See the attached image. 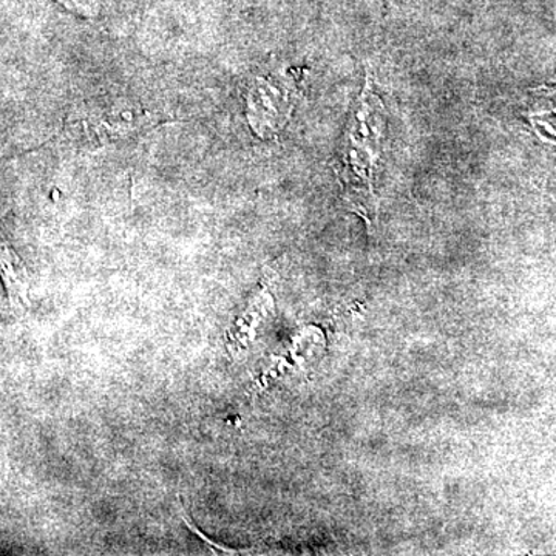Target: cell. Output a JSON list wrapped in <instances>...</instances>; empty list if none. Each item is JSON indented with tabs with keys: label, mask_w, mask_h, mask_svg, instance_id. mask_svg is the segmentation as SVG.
<instances>
[{
	"label": "cell",
	"mask_w": 556,
	"mask_h": 556,
	"mask_svg": "<svg viewBox=\"0 0 556 556\" xmlns=\"http://www.w3.org/2000/svg\"><path fill=\"white\" fill-rule=\"evenodd\" d=\"M0 278L9 295L11 309L30 308V276L20 254L0 228Z\"/></svg>",
	"instance_id": "277c9868"
},
{
	"label": "cell",
	"mask_w": 556,
	"mask_h": 556,
	"mask_svg": "<svg viewBox=\"0 0 556 556\" xmlns=\"http://www.w3.org/2000/svg\"><path fill=\"white\" fill-rule=\"evenodd\" d=\"M291 86L281 78H255L249 84L248 119L260 137H273L292 110Z\"/></svg>",
	"instance_id": "3957f363"
},
{
	"label": "cell",
	"mask_w": 556,
	"mask_h": 556,
	"mask_svg": "<svg viewBox=\"0 0 556 556\" xmlns=\"http://www.w3.org/2000/svg\"><path fill=\"white\" fill-rule=\"evenodd\" d=\"M351 115L353 116L348 124L336 170L354 211L368 218L369 212L375 208L372 178L378 166L380 142L386 127V109L372 90L369 75L364 93L358 98Z\"/></svg>",
	"instance_id": "6da1fadb"
},
{
	"label": "cell",
	"mask_w": 556,
	"mask_h": 556,
	"mask_svg": "<svg viewBox=\"0 0 556 556\" xmlns=\"http://www.w3.org/2000/svg\"><path fill=\"white\" fill-rule=\"evenodd\" d=\"M152 124L149 113L101 112L70 121L62 129V139L83 146H105L129 138Z\"/></svg>",
	"instance_id": "7a4b0ae2"
},
{
	"label": "cell",
	"mask_w": 556,
	"mask_h": 556,
	"mask_svg": "<svg viewBox=\"0 0 556 556\" xmlns=\"http://www.w3.org/2000/svg\"><path fill=\"white\" fill-rule=\"evenodd\" d=\"M56 2L61 3L64 9L83 17L93 20L100 13V2L98 0H56Z\"/></svg>",
	"instance_id": "5b68a950"
}]
</instances>
